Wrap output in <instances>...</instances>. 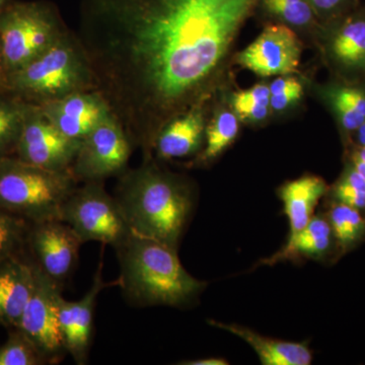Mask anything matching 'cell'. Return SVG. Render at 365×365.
<instances>
[{"mask_svg":"<svg viewBox=\"0 0 365 365\" xmlns=\"http://www.w3.org/2000/svg\"><path fill=\"white\" fill-rule=\"evenodd\" d=\"M316 16L335 21L347 14V9L353 0H309Z\"/></svg>","mask_w":365,"mask_h":365,"instance_id":"cell-31","label":"cell"},{"mask_svg":"<svg viewBox=\"0 0 365 365\" xmlns=\"http://www.w3.org/2000/svg\"><path fill=\"white\" fill-rule=\"evenodd\" d=\"M269 14L295 28H309L314 23L313 6L309 0H261Z\"/></svg>","mask_w":365,"mask_h":365,"instance_id":"cell-28","label":"cell"},{"mask_svg":"<svg viewBox=\"0 0 365 365\" xmlns=\"http://www.w3.org/2000/svg\"><path fill=\"white\" fill-rule=\"evenodd\" d=\"M359 146H365V122L355 131Z\"/></svg>","mask_w":365,"mask_h":365,"instance_id":"cell-35","label":"cell"},{"mask_svg":"<svg viewBox=\"0 0 365 365\" xmlns=\"http://www.w3.org/2000/svg\"><path fill=\"white\" fill-rule=\"evenodd\" d=\"M333 237L343 251L359 244L365 235V217L361 211L338 202L334 203L328 215Z\"/></svg>","mask_w":365,"mask_h":365,"instance_id":"cell-24","label":"cell"},{"mask_svg":"<svg viewBox=\"0 0 365 365\" xmlns=\"http://www.w3.org/2000/svg\"><path fill=\"white\" fill-rule=\"evenodd\" d=\"M209 324L248 343L258 355L262 364L309 365L313 361V351L304 343L273 339L237 324H225L213 319Z\"/></svg>","mask_w":365,"mask_h":365,"instance_id":"cell-18","label":"cell"},{"mask_svg":"<svg viewBox=\"0 0 365 365\" xmlns=\"http://www.w3.org/2000/svg\"><path fill=\"white\" fill-rule=\"evenodd\" d=\"M271 111L282 112L297 104L304 96V86L294 76H281L269 86Z\"/></svg>","mask_w":365,"mask_h":365,"instance_id":"cell-30","label":"cell"},{"mask_svg":"<svg viewBox=\"0 0 365 365\" xmlns=\"http://www.w3.org/2000/svg\"><path fill=\"white\" fill-rule=\"evenodd\" d=\"M60 220L67 223L81 242H98L117 249L132 230L115 196L106 191L103 182H86L66 199Z\"/></svg>","mask_w":365,"mask_h":365,"instance_id":"cell-7","label":"cell"},{"mask_svg":"<svg viewBox=\"0 0 365 365\" xmlns=\"http://www.w3.org/2000/svg\"><path fill=\"white\" fill-rule=\"evenodd\" d=\"M351 158L365 162V146H359L356 150L353 151Z\"/></svg>","mask_w":365,"mask_h":365,"instance_id":"cell-36","label":"cell"},{"mask_svg":"<svg viewBox=\"0 0 365 365\" xmlns=\"http://www.w3.org/2000/svg\"><path fill=\"white\" fill-rule=\"evenodd\" d=\"M40 108L64 135L79 141L113 114L109 103L97 90L71 93Z\"/></svg>","mask_w":365,"mask_h":365,"instance_id":"cell-13","label":"cell"},{"mask_svg":"<svg viewBox=\"0 0 365 365\" xmlns=\"http://www.w3.org/2000/svg\"><path fill=\"white\" fill-rule=\"evenodd\" d=\"M232 108L240 121H265L271 111L269 86L258 83L248 90L237 91L232 98Z\"/></svg>","mask_w":365,"mask_h":365,"instance_id":"cell-25","label":"cell"},{"mask_svg":"<svg viewBox=\"0 0 365 365\" xmlns=\"http://www.w3.org/2000/svg\"><path fill=\"white\" fill-rule=\"evenodd\" d=\"M68 31L43 2H11L0 9V52L6 76L23 68Z\"/></svg>","mask_w":365,"mask_h":365,"instance_id":"cell-6","label":"cell"},{"mask_svg":"<svg viewBox=\"0 0 365 365\" xmlns=\"http://www.w3.org/2000/svg\"><path fill=\"white\" fill-rule=\"evenodd\" d=\"M332 239L333 232L328 220L314 215L307 227L299 234L289 237L283 249L266 261V264L268 265L295 257L321 258L330 250Z\"/></svg>","mask_w":365,"mask_h":365,"instance_id":"cell-20","label":"cell"},{"mask_svg":"<svg viewBox=\"0 0 365 365\" xmlns=\"http://www.w3.org/2000/svg\"><path fill=\"white\" fill-rule=\"evenodd\" d=\"M327 53L340 71L365 74V14H345L335 21L327 41Z\"/></svg>","mask_w":365,"mask_h":365,"instance_id":"cell-17","label":"cell"},{"mask_svg":"<svg viewBox=\"0 0 365 365\" xmlns=\"http://www.w3.org/2000/svg\"><path fill=\"white\" fill-rule=\"evenodd\" d=\"M6 90L38 106L96 90L90 60L76 34L67 31L37 58L9 74Z\"/></svg>","mask_w":365,"mask_h":365,"instance_id":"cell-4","label":"cell"},{"mask_svg":"<svg viewBox=\"0 0 365 365\" xmlns=\"http://www.w3.org/2000/svg\"><path fill=\"white\" fill-rule=\"evenodd\" d=\"M9 0H0V9H2V7H4L6 6L7 4H9Z\"/></svg>","mask_w":365,"mask_h":365,"instance_id":"cell-37","label":"cell"},{"mask_svg":"<svg viewBox=\"0 0 365 365\" xmlns=\"http://www.w3.org/2000/svg\"><path fill=\"white\" fill-rule=\"evenodd\" d=\"M83 244L61 220L31 223L29 228V256L42 272L61 287L76 267Z\"/></svg>","mask_w":365,"mask_h":365,"instance_id":"cell-12","label":"cell"},{"mask_svg":"<svg viewBox=\"0 0 365 365\" xmlns=\"http://www.w3.org/2000/svg\"><path fill=\"white\" fill-rule=\"evenodd\" d=\"M115 198L133 234L178 250L194 206L186 180L143 160L121 175Z\"/></svg>","mask_w":365,"mask_h":365,"instance_id":"cell-2","label":"cell"},{"mask_svg":"<svg viewBox=\"0 0 365 365\" xmlns=\"http://www.w3.org/2000/svg\"><path fill=\"white\" fill-rule=\"evenodd\" d=\"M343 130L352 133L365 122V88L353 83H333L322 91Z\"/></svg>","mask_w":365,"mask_h":365,"instance_id":"cell-21","label":"cell"},{"mask_svg":"<svg viewBox=\"0 0 365 365\" xmlns=\"http://www.w3.org/2000/svg\"><path fill=\"white\" fill-rule=\"evenodd\" d=\"M240 131V119L234 110L222 108L206 123L202 150L198 153L196 163L204 165L212 162L227 150Z\"/></svg>","mask_w":365,"mask_h":365,"instance_id":"cell-22","label":"cell"},{"mask_svg":"<svg viewBox=\"0 0 365 365\" xmlns=\"http://www.w3.org/2000/svg\"><path fill=\"white\" fill-rule=\"evenodd\" d=\"M179 364L182 365H227L228 362L223 359L218 357H205V359L184 360Z\"/></svg>","mask_w":365,"mask_h":365,"instance_id":"cell-32","label":"cell"},{"mask_svg":"<svg viewBox=\"0 0 365 365\" xmlns=\"http://www.w3.org/2000/svg\"><path fill=\"white\" fill-rule=\"evenodd\" d=\"M81 143L59 131L40 106L30 104L14 157L42 169L71 170Z\"/></svg>","mask_w":365,"mask_h":365,"instance_id":"cell-10","label":"cell"},{"mask_svg":"<svg viewBox=\"0 0 365 365\" xmlns=\"http://www.w3.org/2000/svg\"><path fill=\"white\" fill-rule=\"evenodd\" d=\"M116 250L120 263L118 284L137 307H182L205 289L206 283L182 267L178 250L132 232Z\"/></svg>","mask_w":365,"mask_h":365,"instance_id":"cell-3","label":"cell"},{"mask_svg":"<svg viewBox=\"0 0 365 365\" xmlns=\"http://www.w3.org/2000/svg\"><path fill=\"white\" fill-rule=\"evenodd\" d=\"M6 69H4L1 52H0V90H6Z\"/></svg>","mask_w":365,"mask_h":365,"instance_id":"cell-33","label":"cell"},{"mask_svg":"<svg viewBox=\"0 0 365 365\" xmlns=\"http://www.w3.org/2000/svg\"><path fill=\"white\" fill-rule=\"evenodd\" d=\"M335 202L365 211V179L351 165L346 168L333 188Z\"/></svg>","mask_w":365,"mask_h":365,"instance_id":"cell-29","label":"cell"},{"mask_svg":"<svg viewBox=\"0 0 365 365\" xmlns=\"http://www.w3.org/2000/svg\"><path fill=\"white\" fill-rule=\"evenodd\" d=\"M328 192L325 180L306 175L285 182L279 189V197L289 223V237L299 234L314 216L319 201Z\"/></svg>","mask_w":365,"mask_h":365,"instance_id":"cell-19","label":"cell"},{"mask_svg":"<svg viewBox=\"0 0 365 365\" xmlns=\"http://www.w3.org/2000/svg\"><path fill=\"white\" fill-rule=\"evenodd\" d=\"M302 45L292 26L271 24L244 50L235 62L261 78L289 76L299 69Z\"/></svg>","mask_w":365,"mask_h":365,"instance_id":"cell-11","label":"cell"},{"mask_svg":"<svg viewBox=\"0 0 365 365\" xmlns=\"http://www.w3.org/2000/svg\"><path fill=\"white\" fill-rule=\"evenodd\" d=\"M35 264L29 254L0 263V326L16 329L34 288Z\"/></svg>","mask_w":365,"mask_h":365,"instance_id":"cell-15","label":"cell"},{"mask_svg":"<svg viewBox=\"0 0 365 365\" xmlns=\"http://www.w3.org/2000/svg\"><path fill=\"white\" fill-rule=\"evenodd\" d=\"M260 0H83L76 34L96 90L143 160L163 127L212 100Z\"/></svg>","mask_w":365,"mask_h":365,"instance_id":"cell-1","label":"cell"},{"mask_svg":"<svg viewBox=\"0 0 365 365\" xmlns=\"http://www.w3.org/2000/svg\"><path fill=\"white\" fill-rule=\"evenodd\" d=\"M30 223L0 209V263L28 254Z\"/></svg>","mask_w":365,"mask_h":365,"instance_id":"cell-26","label":"cell"},{"mask_svg":"<svg viewBox=\"0 0 365 365\" xmlns=\"http://www.w3.org/2000/svg\"><path fill=\"white\" fill-rule=\"evenodd\" d=\"M103 262L93 276L90 290L83 299L68 302L62 297L59 304V323L66 351L79 365L86 364L93 339V314L98 295L107 287L103 279Z\"/></svg>","mask_w":365,"mask_h":365,"instance_id":"cell-14","label":"cell"},{"mask_svg":"<svg viewBox=\"0 0 365 365\" xmlns=\"http://www.w3.org/2000/svg\"><path fill=\"white\" fill-rule=\"evenodd\" d=\"M44 357L18 329L9 330V339L0 345V365H43Z\"/></svg>","mask_w":365,"mask_h":365,"instance_id":"cell-27","label":"cell"},{"mask_svg":"<svg viewBox=\"0 0 365 365\" xmlns=\"http://www.w3.org/2000/svg\"><path fill=\"white\" fill-rule=\"evenodd\" d=\"M350 165H351L352 167L354 168V169L356 170L357 172H359V174L365 179V162H361V160H353V158H351V163H350Z\"/></svg>","mask_w":365,"mask_h":365,"instance_id":"cell-34","label":"cell"},{"mask_svg":"<svg viewBox=\"0 0 365 365\" xmlns=\"http://www.w3.org/2000/svg\"><path fill=\"white\" fill-rule=\"evenodd\" d=\"M62 289L63 287L48 277L35 264L32 294L16 328L33 343L47 364H58L67 354L59 323Z\"/></svg>","mask_w":365,"mask_h":365,"instance_id":"cell-8","label":"cell"},{"mask_svg":"<svg viewBox=\"0 0 365 365\" xmlns=\"http://www.w3.org/2000/svg\"><path fill=\"white\" fill-rule=\"evenodd\" d=\"M205 108L198 106L165 125L155 139L153 158L170 160L200 153L207 123Z\"/></svg>","mask_w":365,"mask_h":365,"instance_id":"cell-16","label":"cell"},{"mask_svg":"<svg viewBox=\"0 0 365 365\" xmlns=\"http://www.w3.org/2000/svg\"><path fill=\"white\" fill-rule=\"evenodd\" d=\"M29 105L11 91L0 90V158L16 153Z\"/></svg>","mask_w":365,"mask_h":365,"instance_id":"cell-23","label":"cell"},{"mask_svg":"<svg viewBox=\"0 0 365 365\" xmlns=\"http://www.w3.org/2000/svg\"><path fill=\"white\" fill-rule=\"evenodd\" d=\"M123 125L109 115L81 140L71 172L78 182H103L127 170L133 148Z\"/></svg>","mask_w":365,"mask_h":365,"instance_id":"cell-9","label":"cell"},{"mask_svg":"<svg viewBox=\"0 0 365 365\" xmlns=\"http://www.w3.org/2000/svg\"><path fill=\"white\" fill-rule=\"evenodd\" d=\"M78 182L71 170L42 169L14 155L0 158V209L30 225L60 220Z\"/></svg>","mask_w":365,"mask_h":365,"instance_id":"cell-5","label":"cell"}]
</instances>
